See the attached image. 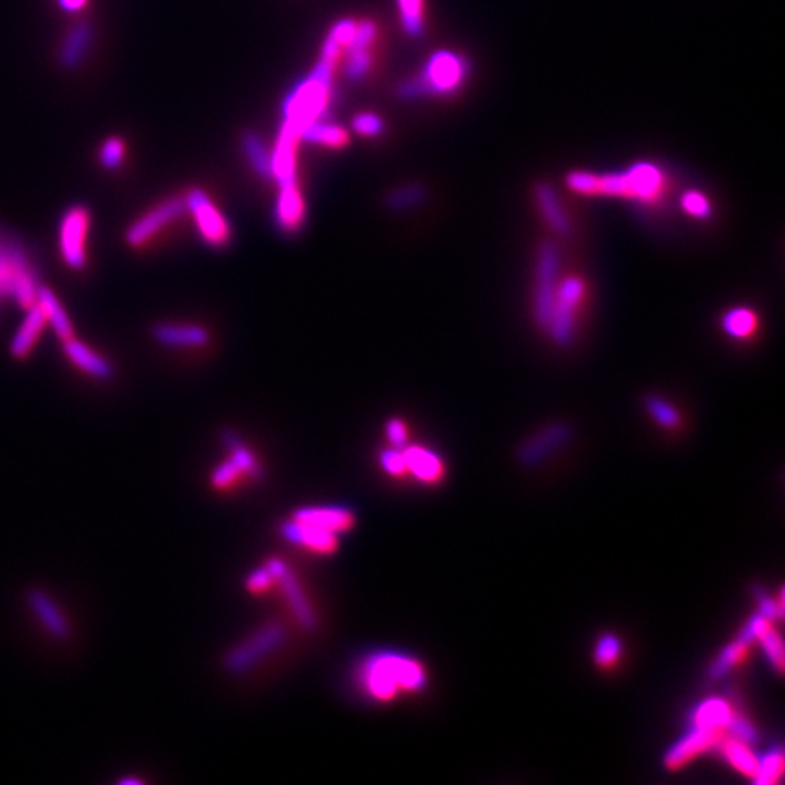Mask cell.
Returning a JSON list of instances; mask_svg holds the SVG:
<instances>
[{"label":"cell","instance_id":"1","mask_svg":"<svg viewBox=\"0 0 785 785\" xmlns=\"http://www.w3.org/2000/svg\"><path fill=\"white\" fill-rule=\"evenodd\" d=\"M566 186L582 197H613L655 208L664 204L671 191V180L655 162L644 160L620 173L571 171Z\"/></svg>","mask_w":785,"mask_h":785},{"label":"cell","instance_id":"2","mask_svg":"<svg viewBox=\"0 0 785 785\" xmlns=\"http://www.w3.org/2000/svg\"><path fill=\"white\" fill-rule=\"evenodd\" d=\"M338 57L322 53L320 59L309 71L308 77L297 82L282 104V119L306 128L311 122L326 119L331 100H333V77L337 68Z\"/></svg>","mask_w":785,"mask_h":785},{"label":"cell","instance_id":"3","mask_svg":"<svg viewBox=\"0 0 785 785\" xmlns=\"http://www.w3.org/2000/svg\"><path fill=\"white\" fill-rule=\"evenodd\" d=\"M358 680L369 696L380 702H388L400 691H420L426 686V671L415 658L380 653L369 656L362 664Z\"/></svg>","mask_w":785,"mask_h":785},{"label":"cell","instance_id":"4","mask_svg":"<svg viewBox=\"0 0 785 785\" xmlns=\"http://www.w3.org/2000/svg\"><path fill=\"white\" fill-rule=\"evenodd\" d=\"M471 73L468 57L455 51H435L418 75L398 86L402 99L413 100L420 97H451L466 86Z\"/></svg>","mask_w":785,"mask_h":785},{"label":"cell","instance_id":"5","mask_svg":"<svg viewBox=\"0 0 785 785\" xmlns=\"http://www.w3.org/2000/svg\"><path fill=\"white\" fill-rule=\"evenodd\" d=\"M39 286L28 249L0 226V304L13 300L22 309L31 308L37 302Z\"/></svg>","mask_w":785,"mask_h":785},{"label":"cell","instance_id":"6","mask_svg":"<svg viewBox=\"0 0 785 785\" xmlns=\"http://www.w3.org/2000/svg\"><path fill=\"white\" fill-rule=\"evenodd\" d=\"M589 297L586 279L577 273L558 277L555 293L551 297L547 313L546 329L557 344H569L575 337L580 320L584 315Z\"/></svg>","mask_w":785,"mask_h":785},{"label":"cell","instance_id":"7","mask_svg":"<svg viewBox=\"0 0 785 785\" xmlns=\"http://www.w3.org/2000/svg\"><path fill=\"white\" fill-rule=\"evenodd\" d=\"M286 640V626L280 622H268L229 651L224 658V667L229 675H246L253 667L259 666L262 660L279 651L280 647L286 644Z\"/></svg>","mask_w":785,"mask_h":785},{"label":"cell","instance_id":"8","mask_svg":"<svg viewBox=\"0 0 785 785\" xmlns=\"http://www.w3.org/2000/svg\"><path fill=\"white\" fill-rule=\"evenodd\" d=\"M91 213L86 206H71L64 211L59 222L60 259L73 271H80L88 264V239H90Z\"/></svg>","mask_w":785,"mask_h":785},{"label":"cell","instance_id":"9","mask_svg":"<svg viewBox=\"0 0 785 785\" xmlns=\"http://www.w3.org/2000/svg\"><path fill=\"white\" fill-rule=\"evenodd\" d=\"M184 204L186 211L193 217L200 239L204 240L209 248L222 249L229 246L233 233L228 219L204 189H189L188 195L184 197Z\"/></svg>","mask_w":785,"mask_h":785},{"label":"cell","instance_id":"10","mask_svg":"<svg viewBox=\"0 0 785 785\" xmlns=\"http://www.w3.org/2000/svg\"><path fill=\"white\" fill-rule=\"evenodd\" d=\"M184 213H186L184 199L171 197V199L162 200L157 206L148 209L144 215H140L139 219L126 229V244L130 248L146 246L150 240L159 235L162 229L177 222Z\"/></svg>","mask_w":785,"mask_h":785},{"label":"cell","instance_id":"11","mask_svg":"<svg viewBox=\"0 0 785 785\" xmlns=\"http://www.w3.org/2000/svg\"><path fill=\"white\" fill-rule=\"evenodd\" d=\"M378 39V26L375 20H357V28L346 46L344 73L351 82H360L368 77L373 68V48Z\"/></svg>","mask_w":785,"mask_h":785},{"label":"cell","instance_id":"12","mask_svg":"<svg viewBox=\"0 0 785 785\" xmlns=\"http://www.w3.org/2000/svg\"><path fill=\"white\" fill-rule=\"evenodd\" d=\"M266 567L271 571L275 582H279L282 595L286 598L289 609H291L295 620L299 622V626L306 631H315L318 627L317 615L309 604L304 589L300 586L299 578L293 575L288 564H284L280 558H269Z\"/></svg>","mask_w":785,"mask_h":785},{"label":"cell","instance_id":"13","mask_svg":"<svg viewBox=\"0 0 785 785\" xmlns=\"http://www.w3.org/2000/svg\"><path fill=\"white\" fill-rule=\"evenodd\" d=\"M280 533L291 544L304 547L317 555H333L338 549L337 533H331L322 527L311 526L306 522H299L295 518H289L288 522H284L280 526Z\"/></svg>","mask_w":785,"mask_h":785},{"label":"cell","instance_id":"14","mask_svg":"<svg viewBox=\"0 0 785 785\" xmlns=\"http://www.w3.org/2000/svg\"><path fill=\"white\" fill-rule=\"evenodd\" d=\"M722 733L724 731H720V729L693 726V729L680 742H676L675 746L669 749L666 756L667 769L676 771V769L689 764L696 756L707 753L709 749H713L720 742Z\"/></svg>","mask_w":785,"mask_h":785},{"label":"cell","instance_id":"15","mask_svg":"<svg viewBox=\"0 0 785 785\" xmlns=\"http://www.w3.org/2000/svg\"><path fill=\"white\" fill-rule=\"evenodd\" d=\"M28 606L33 617L39 620L40 626L48 635L57 640H68L71 635L70 622L62 613L59 604L42 589H31L28 593Z\"/></svg>","mask_w":785,"mask_h":785},{"label":"cell","instance_id":"16","mask_svg":"<svg viewBox=\"0 0 785 785\" xmlns=\"http://www.w3.org/2000/svg\"><path fill=\"white\" fill-rule=\"evenodd\" d=\"M153 338L166 348H204L209 342V331L199 324L160 322L153 331Z\"/></svg>","mask_w":785,"mask_h":785},{"label":"cell","instance_id":"17","mask_svg":"<svg viewBox=\"0 0 785 785\" xmlns=\"http://www.w3.org/2000/svg\"><path fill=\"white\" fill-rule=\"evenodd\" d=\"M62 344H64V355L82 373L97 378V380H111V377L115 375V369L111 366L110 360L102 357L100 353L90 348L88 344H84L79 338H68Z\"/></svg>","mask_w":785,"mask_h":785},{"label":"cell","instance_id":"18","mask_svg":"<svg viewBox=\"0 0 785 785\" xmlns=\"http://www.w3.org/2000/svg\"><path fill=\"white\" fill-rule=\"evenodd\" d=\"M306 215H308V209H306V200L300 191V186L279 189V195L275 200V222H277L280 231H284L288 235L299 233L306 222Z\"/></svg>","mask_w":785,"mask_h":785},{"label":"cell","instance_id":"19","mask_svg":"<svg viewBox=\"0 0 785 785\" xmlns=\"http://www.w3.org/2000/svg\"><path fill=\"white\" fill-rule=\"evenodd\" d=\"M299 522L328 529L331 533H346L355 526V515L346 507H302L293 517Z\"/></svg>","mask_w":785,"mask_h":785},{"label":"cell","instance_id":"20","mask_svg":"<svg viewBox=\"0 0 785 785\" xmlns=\"http://www.w3.org/2000/svg\"><path fill=\"white\" fill-rule=\"evenodd\" d=\"M46 326H48L46 317H44V313L40 311L37 304L26 309V317L20 322L15 337L11 338V357L17 358V360H24V358L30 357L31 351L37 346L40 335H42V331L46 329Z\"/></svg>","mask_w":785,"mask_h":785},{"label":"cell","instance_id":"21","mask_svg":"<svg viewBox=\"0 0 785 785\" xmlns=\"http://www.w3.org/2000/svg\"><path fill=\"white\" fill-rule=\"evenodd\" d=\"M93 42V28L90 22H77L71 26L68 35L62 40L59 51L60 66L64 70H77L80 64L86 60V55Z\"/></svg>","mask_w":785,"mask_h":785},{"label":"cell","instance_id":"22","mask_svg":"<svg viewBox=\"0 0 785 785\" xmlns=\"http://www.w3.org/2000/svg\"><path fill=\"white\" fill-rule=\"evenodd\" d=\"M535 200H537L538 211H540L542 219L555 235H560V237L571 235V231H573L571 220H569L566 209L562 206V200L558 199V195L553 189L549 188L547 184H538V188L535 189Z\"/></svg>","mask_w":785,"mask_h":785},{"label":"cell","instance_id":"23","mask_svg":"<svg viewBox=\"0 0 785 785\" xmlns=\"http://www.w3.org/2000/svg\"><path fill=\"white\" fill-rule=\"evenodd\" d=\"M720 328L733 340L738 342H749L758 335L760 331V315L758 311L749 306H735L727 309L726 313L720 318Z\"/></svg>","mask_w":785,"mask_h":785},{"label":"cell","instance_id":"24","mask_svg":"<svg viewBox=\"0 0 785 785\" xmlns=\"http://www.w3.org/2000/svg\"><path fill=\"white\" fill-rule=\"evenodd\" d=\"M300 142H306L311 146H322L328 150H342L349 144V131L335 122L318 119L302 130Z\"/></svg>","mask_w":785,"mask_h":785},{"label":"cell","instance_id":"25","mask_svg":"<svg viewBox=\"0 0 785 785\" xmlns=\"http://www.w3.org/2000/svg\"><path fill=\"white\" fill-rule=\"evenodd\" d=\"M35 304H37L40 311L44 313L46 322L50 324L51 329L55 331V335H57L62 342L68 340V338L75 337V329H73V324H71V318L70 315H68V311L64 309L62 302L57 299V295H55L50 288L39 286V291H37V302H35Z\"/></svg>","mask_w":785,"mask_h":785},{"label":"cell","instance_id":"26","mask_svg":"<svg viewBox=\"0 0 785 785\" xmlns=\"http://www.w3.org/2000/svg\"><path fill=\"white\" fill-rule=\"evenodd\" d=\"M408 464V473L415 475L422 482H438L444 475L442 460L433 451L420 446L402 449Z\"/></svg>","mask_w":785,"mask_h":785},{"label":"cell","instance_id":"27","mask_svg":"<svg viewBox=\"0 0 785 785\" xmlns=\"http://www.w3.org/2000/svg\"><path fill=\"white\" fill-rule=\"evenodd\" d=\"M720 747V753L726 758L727 764L736 769L740 775L755 778L756 771H758V758L755 753L751 751V744H747L744 740L731 736L716 744Z\"/></svg>","mask_w":785,"mask_h":785},{"label":"cell","instance_id":"28","mask_svg":"<svg viewBox=\"0 0 785 785\" xmlns=\"http://www.w3.org/2000/svg\"><path fill=\"white\" fill-rule=\"evenodd\" d=\"M733 707L727 704L722 698H711L704 704H700L693 715V726L709 727V729H720L727 731V726L733 718Z\"/></svg>","mask_w":785,"mask_h":785},{"label":"cell","instance_id":"29","mask_svg":"<svg viewBox=\"0 0 785 785\" xmlns=\"http://www.w3.org/2000/svg\"><path fill=\"white\" fill-rule=\"evenodd\" d=\"M240 146L248 159L249 166L260 179H271V150L266 146L264 139L253 131H246L242 135Z\"/></svg>","mask_w":785,"mask_h":785},{"label":"cell","instance_id":"30","mask_svg":"<svg viewBox=\"0 0 785 785\" xmlns=\"http://www.w3.org/2000/svg\"><path fill=\"white\" fill-rule=\"evenodd\" d=\"M397 2L398 19L406 35L418 39L426 31V0H395Z\"/></svg>","mask_w":785,"mask_h":785},{"label":"cell","instance_id":"31","mask_svg":"<svg viewBox=\"0 0 785 785\" xmlns=\"http://www.w3.org/2000/svg\"><path fill=\"white\" fill-rule=\"evenodd\" d=\"M566 428H549L540 433V437L533 438L522 451V460L526 464H535L546 457L549 449H555L566 440Z\"/></svg>","mask_w":785,"mask_h":785},{"label":"cell","instance_id":"32","mask_svg":"<svg viewBox=\"0 0 785 785\" xmlns=\"http://www.w3.org/2000/svg\"><path fill=\"white\" fill-rule=\"evenodd\" d=\"M224 444L229 449V458L235 462V466L242 471V475L259 480L264 473H262V466H259L255 455L240 442L237 435L233 433H224Z\"/></svg>","mask_w":785,"mask_h":785},{"label":"cell","instance_id":"33","mask_svg":"<svg viewBox=\"0 0 785 785\" xmlns=\"http://www.w3.org/2000/svg\"><path fill=\"white\" fill-rule=\"evenodd\" d=\"M784 753L780 749H775L767 753L762 760H758V771H756L753 782L758 785H775L784 776Z\"/></svg>","mask_w":785,"mask_h":785},{"label":"cell","instance_id":"34","mask_svg":"<svg viewBox=\"0 0 785 785\" xmlns=\"http://www.w3.org/2000/svg\"><path fill=\"white\" fill-rule=\"evenodd\" d=\"M749 644H751V642H747V640L738 636L735 642H733L731 646L726 647V649L722 651V655L718 656L715 666L711 669V676L722 678V676L727 675L733 667L738 666V664L746 658L747 651H749Z\"/></svg>","mask_w":785,"mask_h":785},{"label":"cell","instance_id":"35","mask_svg":"<svg viewBox=\"0 0 785 785\" xmlns=\"http://www.w3.org/2000/svg\"><path fill=\"white\" fill-rule=\"evenodd\" d=\"M680 208L687 217L695 220H709L713 215L711 200L700 189H687L680 199Z\"/></svg>","mask_w":785,"mask_h":785},{"label":"cell","instance_id":"36","mask_svg":"<svg viewBox=\"0 0 785 785\" xmlns=\"http://www.w3.org/2000/svg\"><path fill=\"white\" fill-rule=\"evenodd\" d=\"M126 159V142L120 137H110L104 140L100 146L99 160L102 168L113 169L120 168L122 162Z\"/></svg>","mask_w":785,"mask_h":785},{"label":"cell","instance_id":"37","mask_svg":"<svg viewBox=\"0 0 785 785\" xmlns=\"http://www.w3.org/2000/svg\"><path fill=\"white\" fill-rule=\"evenodd\" d=\"M646 408L660 426H664L666 429H675L680 426L678 411L671 404H667L666 400L658 397L647 398Z\"/></svg>","mask_w":785,"mask_h":785},{"label":"cell","instance_id":"38","mask_svg":"<svg viewBox=\"0 0 785 785\" xmlns=\"http://www.w3.org/2000/svg\"><path fill=\"white\" fill-rule=\"evenodd\" d=\"M756 640L762 642L766 655L769 656L771 664L775 666L778 673L784 671V646H782V638L776 633L773 624L762 631V635L758 636Z\"/></svg>","mask_w":785,"mask_h":785},{"label":"cell","instance_id":"39","mask_svg":"<svg viewBox=\"0 0 785 785\" xmlns=\"http://www.w3.org/2000/svg\"><path fill=\"white\" fill-rule=\"evenodd\" d=\"M351 128L360 137L375 139V137L384 133V120L377 113L362 111V113H357L351 120Z\"/></svg>","mask_w":785,"mask_h":785},{"label":"cell","instance_id":"40","mask_svg":"<svg viewBox=\"0 0 785 785\" xmlns=\"http://www.w3.org/2000/svg\"><path fill=\"white\" fill-rule=\"evenodd\" d=\"M622 653V644L615 635H604L598 640L597 649H595V662L598 666L607 667L615 666L618 658Z\"/></svg>","mask_w":785,"mask_h":785},{"label":"cell","instance_id":"41","mask_svg":"<svg viewBox=\"0 0 785 785\" xmlns=\"http://www.w3.org/2000/svg\"><path fill=\"white\" fill-rule=\"evenodd\" d=\"M240 477H242V471L235 466V462L231 458H228V460H224L220 464L219 468H215V471L211 473V484H213L215 489L226 491L233 484H237Z\"/></svg>","mask_w":785,"mask_h":785},{"label":"cell","instance_id":"42","mask_svg":"<svg viewBox=\"0 0 785 785\" xmlns=\"http://www.w3.org/2000/svg\"><path fill=\"white\" fill-rule=\"evenodd\" d=\"M380 466L391 477H404L408 473V464L402 449H386L380 455Z\"/></svg>","mask_w":785,"mask_h":785},{"label":"cell","instance_id":"43","mask_svg":"<svg viewBox=\"0 0 785 785\" xmlns=\"http://www.w3.org/2000/svg\"><path fill=\"white\" fill-rule=\"evenodd\" d=\"M273 582H275V578H273L271 571H269L266 564H264V566L255 569V571L249 575L248 580H246V587H248L249 593L260 595V593L268 591Z\"/></svg>","mask_w":785,"mask_h":785},{"label":"cell","instance_id":"44","mask_svg":"<svg viewBox=\"0 0 785 785\" xmlns=\"http://www.w3.org/2000/svg\"><path fill=\"white\" fill-rule=\"evenodd\" d=\"M420 195L422 193H420L418 188L397 189V191L391 193L388 204L391 208H408V206L420 200Z\"/></svg>","mask_w":785,"mask_h":785},{"label":"cell","instance_id":"45","mask_svg":"<svg viewBox=\"0 0 785 785\" xmlns=\"http://www.w3.org/2000/svg\"><path fill=\"white\" fill-rule=\"evenodd\" d=\"M386 433H388L389 442L395 448H404L406 446V442H408V426L402 420H398V418L389 420Z\"/></svg>","mask_w":785,"mask_h":785},{"label":"cell","instance_id":"46","mask_svg":"<svg viewBox=\"0 0 785 785\" xmlns=\"http://www.w3.org/2000/svg\"><path fill=\"white\" fill-rule=\"evenodd\" d=\"M90 0H57L59 8L66 13H80L88 6Z\"/></svg>","mask_w":785,"mask_h":785}]
</instances>
